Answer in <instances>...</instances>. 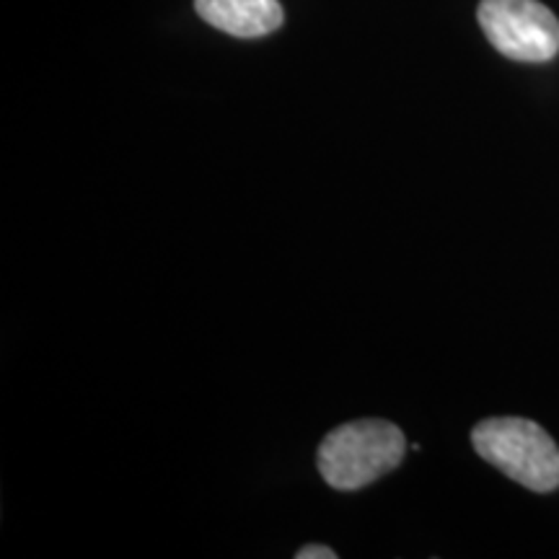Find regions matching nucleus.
<instances>
[{
	"label": "nucleus",
	"mask_w": 559,
	"mask_h": 559,
	"mask_svg": "<svg viewBox=\"0 0 559 559\" xmlns=\"http://www.w3.org/2000/svg\"><path fill=\"white\" fill-rule=\"evenodd\" d=\"M479 26L500 55L547 62L559 52V21L539 0H481Z\"/></svg>",
	"instance_id": "obj_3"
},
{
	"label": "nucleus",
	"mask_w": 559,
	"mask_h": 559,
	"mask_svg": "<svg viewBox=\"0 0 559 559\" xmlns=\"http://www.w3.org/2000/svg\"><path fill=\"white\" fill-rule=\"evenodd\" d=\"M298 559H334L337 551H332L330 547H319V544H309V547L296 551Z\"/></svg>",
	"instance_id": "obj_5"
},
{
	"label": "nucleus",
	"mask_w": 559,
	"mask_h": 559,
	"mask_svg": "<svg viewBox=\"0 0 559 559\" xmlns=\"http://www.w3.org/2000/svg\"><path fill=\"white\" fill-rule=\"evenodd\" d=\"M474 449L487 464L534 492L559 487V449L531 419L492 417L472 432Z\"/></svg>",
	"instance_id": "obj_2"
},
{
	"label": "nucleus",
	"mask_w": 559,
	"mask_h": 559,
	"mask_svg": "<svg viewBox=\"0 0 559 559\" xmlns=\"http://www.w3.org/2000/svg\"><path fill=\"white\" fill-rule=\"evenodd\" d=\"M194 9L210 26L241 39L277 32L285 21L280 0H194Z\"/></svg>",
	"instance_id": "obj_4"
},
{
	"label": "nucleus",
	"mask_w": 559,
	"mask_h": 559,
	"mask_svg": "<svg viewBox=\"0 0 559 559\" xmlns=\"http://www.w3.org/2000/svg\"><path fill=\"white\" fill-rule=\"evenodd\" d=\"M404 432L386 419H355L340 425L319 445V472L342 492L368 487L402 464Z\"/></svg>",
	"instance_id": "obj_1"
}]
</instances>
